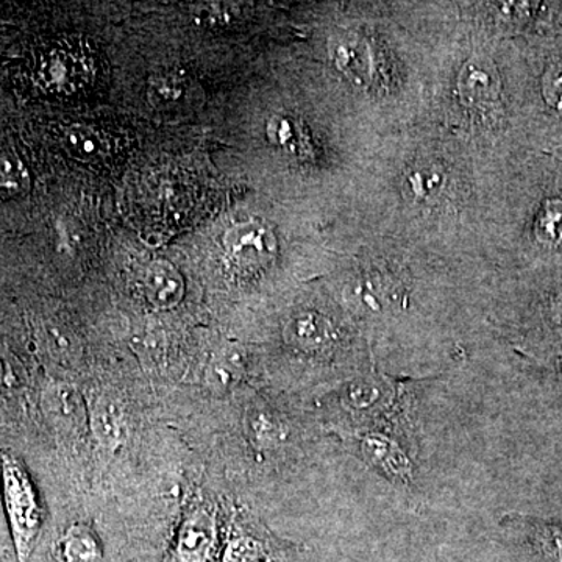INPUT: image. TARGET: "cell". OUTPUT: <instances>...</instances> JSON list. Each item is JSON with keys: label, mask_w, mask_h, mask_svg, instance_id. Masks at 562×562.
<instances>
[{"label": "cell", "mask_w": 562, "mask_h": 562, "mask_svg": "<svg viewBox=\"0 0 562 562\" xmlns=\"http://www.w3.org/2000/svg\"><path fill=\"white\" fill-rule=\"evenodd\" d=\"M536 236L549 246L562 244V201L547 203L536 221Z\"/></svg>", "instance_id": "obj_18"}, {"label": "cell", "mask_w": 562, "mask_h": 562, "mask_svg": "<svg viewBox=\"0 0 562 562\" xmlns=\"http://www.w3.org/2000/svg\"><path fill=\"white\" fill-rule=\"evenodd\" d=\"M63 143L70 155L83 161H99L113 154V139L105 132L91 125H72L66 128Z\"/></svg>", "instance_id": "obj_12"}, {"label": "cell", "mask_w": 562, "mask_h": 562, "mask_svg": "<svg viewBox=\"0 0 562 562\" xmlns=\"http://www.w3.org/2000/svg\"><path fill=\"white\" fill-rule=\"evenodd\" d=\"M360 450L364 460L390 476L392 482L413 483L414 464L412 454L394 436L382 431H368L360 438Z\"/></svg>", "instance_id": "obj_3"}, {"label": "cell", "mask_w": 562, "mask_h": 562, "mask_svg": "<svg viewBox=\"0 0 562 562\" xmlns=\"http://www.w3.org/2000/svg\"><path fill=\"white\" fill-rule=\"evenodd\" d=\"M140 291L151 306L158 310H172L184 295V281L171 262L151 261L140 272Z\"/></svg>", "instance_id": "obj_5"}, {"label": "cell", "mask_w": 562, "mask_h": 562, "mask_svg": "<svg viewBox=\"0 0 562 562\" xmlns=\"http://www.w3.org/2000/svg\"><path fill=\"white\" fill-rule=\"evenodd\" d=\"M55 409L70 427H77L87 420V406L81 403L80 395L74 390H60L55 394Z\"/></svg>", "instance_id": "obj_21"}, {"label": "cell", "mask_w": 562, "mask_h": 562, "mask_svg": "<svg viewBox=\"0 0 562 562\" xmlns=\"http://www.w3.org/2000/svg\"><path fill=\"white\" fill-rule=\"evenodd\" d=\"M284 338L295 349L316 353L333 342V327L319 313H299L284 327Z\"/></svg>", "instance_id": "obj_7"}, {"label": "cell", "mask_w": 562, "mask_h": 562, "mask_svg": "<svg viewBox=\"0 0 562 562\" xmlns=\"http://www.w3.org/2000/svg\"><path fill=\"white\" fill-rule=\"evenodd\" d=\"M57 562H103V547L87 525H72L55 543Z\"/></svg>", "instance_id": "obj_10"}, {"label": "cell", "mask_w": 562, "mask_h": 562, "mask_svg": "<svg viewBox=\"0 0 562 562\" xmlns=\"http://www.w3.org/2000/svg\"><path fill=\"white\" fill-rule=\"evenodd\" d=\"M244 375V357L236 349L222 350L211 361L206 371V383L214 392H227L233 390Z\"/></svg>", "instance_id": "obj_13"}, {"label": "cell", "mask_w": 562, "mask_h": 562, "mask_svg": "<svg viewBox=\"0 0 562 562\" xmlns=\"http://www.w3.org/2000/svg\"><path fill=\"white\" fill-rule=\"evenodd\" d=\"M542 91L549 105L562 113V65L549 69L543 77Z\"/></svg>", "instance_id": "obj_22"}, {"label": "cell", "mask_w": 562, "mask_h": 562, "mask_svg": "<svg viewBox=\"0 0 562 562\" xmlns=\"http://www.w3.org/2000/svg\"><path fill=\"white\" fill-rule=\"evenodd\" d=\"M224 249L236 269L251 271L269 265L277 254L273 233L258 222L235 225L225 233Z\"/></svg>", "instance_id": "obj_2"}, {"label": "cell", "mask_w": 562, "mask_h": 562, "mask_svg": "<svg viewBox=\"0 0 562 562\" xmlns=\"http://www.w3.org/2000/svg\"><path fill=\"white\" fill-rule=\"evenodd\" d=\"M213 543L214 530L210 517L205 513H195L183 525L177 539V561L209 562Z\"/></svg>", "instance_id": "obj_8"}, {"label": "cell", "mask_w": 562, "mask_h": 562, "mask_svg": "<svg viewBox=\"0 0 562 562\" xmlns=\"http://www.w3.org/2000/svg\"><path fill=\"white\" fill-rule=\"evenodd\" d=\"M232 7L222 5V3H211V5L202 7L195 10V18L201 24L225 25L233 20Z\"/></svg>", "instance_id": "obj_23"}, {"label": "cell", "mask_w": 562, "mask_h": 562, "mask_svg": "<svg viewBox=\"0 0 562 562\" xmlns=\"http://www.w3.org/2000/svg\"><path fill=\"white\" fill-rule=\"evenodd\" d=\"M90 425L95 439L106 449L121 446L127 432L124 413L109 395H95L90 408Z\"/></svg>", "instance_id": "obj_9"}, {"label": "cell", "mask_w": 562, "mask_h": 562, "mask_svg": "<svg viewBox=\"0 0 562 562\" xmlns=\"http://www.w3.org/2000/svg\"><path fill=\"white\" fill-rule=\"evenodd\" d=\"M406 187L417 201H431L441 194L443 188L442 173L436 168H416L406 177Z\"/></svg>", "instance_id": "obj_17"}, {"label": "cell", "mask_w": 562, "mask_h": 562, "mask_svg": "<svg viewBox=\"0 0 562 562\" xmlns=\"http://www.w3.org/2000/svg\"><path fill=\"white\" fill-rule=\"evenodd\" d=\"M31 179L24 162L13 151L0 150V195L16 198L27 192Z\"/></svg>", "instance_id": "obj_14"}, {"label": "cell", "mask_w": 562, "mask_h": 562, "mask_svg": "<svg viewBox=\"0 0 562 562\" xmlns=\"http://www.w3.org/2000/svg\"><path fill=\"white\" fill-rule=\"evenodd\" d=\"M269 136H271L273 144L283 147L284 150L291 151V154L302 151L301 125L292 117H276V120H272L269 124Z\"/></svg>", "instance_id": "obj_19"}, {"label": "cell", "mask_w": 562, "mask_h": 562, "mask_svg": "<svg viewBox=\"0 0 562 562\" xmlns=\"http://www.w3.org/2000/svg\"><path fill=\"white\" fill-rule=\"evenodd\" d=\"M265 549L250 536H238L225 546L222 562H262Z\"/></svg>", "instance_id": "obj_20"}, {"label": "cell", "mask_w": 562, "mask_h": 562, "mask_svg": "<svg viewBox=\"0 0 562 562\" xmlns=\"http://www.w3.org/2000/svg\"><path fill=\"white\" fill-rule=\"evenodd\" d=\"M462 102L469 106H490L501 101V76L491 61L472 58L458 77Z\"/></svg>", "instance_id": "obj_4"}, {"label": "cell", "mask_w": 562, "mask_h": 562, "mask_svg": "<svg viewBox=\"0 0 562 562\" xmlns=\"http://www.w3.org/2000/svg\"><path fill=\"white\" fill-rule=\"evenodd\" d=\"M249 435L260 449H273L284 439L283 424L268 409L257 408L249 414Z\"/></svg>", "instance_id": "obj_15"}, {"label": "cell", "mask_w": 562, "mask_h": 562, "mask_svg": "<svg viewBox=\"0 0 562 562\" xmlns=\"http://www.w3.org/2000/svg\"><path fill=\"white\" fill-rule=\"evenodd\" d=\"M188 90L187 77L180 76L177 70H168L150 80L149 99L155 105L172 106L187 98Z\"/></svg>", "instance_id": "obj_16"}, {"label": "cell", "mask_w": 562, "mask_h": 562, "mask_svg": "<svg viewBox=\"0 0 562 562\" xmlns=\"http://www.w3.org/2000/svg\"><path fill=\"white\" fill-rule=\"evenodd\" d=\"M41 72L49 87L76 88L77 83H85L87 80L88 65L83 55L55 49L47 55Z\"/></svg>", "instance_id": "obj_11"}, {"label": "cell", "mask_w": 562, "mask_h": 562, "mask_svg": "<svg viewBox=\"0 0 562 562\" xmlns=\"http://www.w3.org/2000/svg\"><path fill=\"white\" fill-rule=\"evenodd\" d=\"M7 376H9V369H7L5 361L0 358V382H5Z\"/></svg>", "instance_id": "obj_25"}, {"label": "cell", "mask_w": 562, "mask_h": 562, "mask_svg": "<svg viewBox=\"0 0 562 562\" xmlns=\"http://www.w3.org/2000/svg\"><path fill=\"white\" fill-rule=\"evenodd\" d=\"M2 486L18 562H29L40 535L41 512L27 473L11 457L2 458Z\"/></svg>", "instance_id": "obj_1"}, {"label": "cell", "mask_w": 562, "mask_h": 562, "mask_svg": "<svg viewBox=\"0 0 562 562\" xmlns=\"http://www.w3.org/2000/svg\"><path fill=\"white\" fill-rule=\"evenodd\" d=\"M550 539H552L554 554L562 561V530L560 528L550 530Z\"/></svg>", "instance_id": "obj_24"}, {"label": "cell", "mask_w": 562, "mask_h": 562, "mask_svg": "<svg viewBox=\"0 0 562 562\" xmlns=\"http://www.w3.org/2000/svg\"><path fill=\"white\" fill-rule=\"evenodd\" d=\"M331 58L347 79L366 87L372 81V55L368 44L357 35H344L331 44Z\"/></svg>", "instance_id": "obj_6"}]
</instances>
